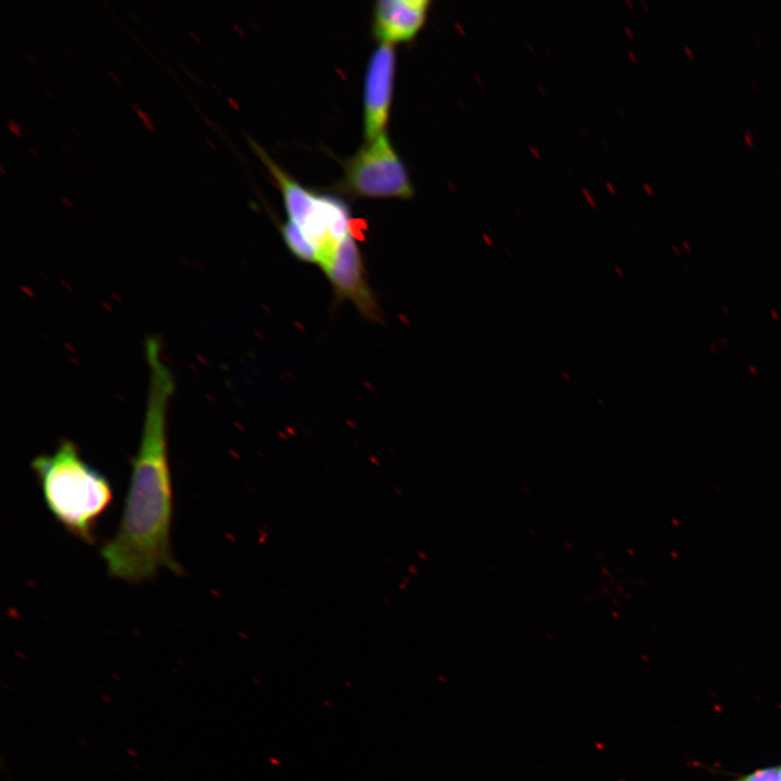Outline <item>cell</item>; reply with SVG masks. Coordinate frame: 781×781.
I'll return each mask as SVG.
<instances>
[{"mask_svg": "<svg viewBox=\"0 0 781 781\" xmlns=\"http://www.w3.org/2000/svg\"><path fill=\"white\" fill-rule=\"evenodd\" d=\"M149 385L141 437L115 535L101 548L110 576L139 584L166 567L183 572L171 552L174 492L168 457L167 420L175 382L159 341L145 344Z\"/></svg>", "mask_w": 781, "mask_h": 781, "instance_id": "cell-1", "label": "cell"}, {"mask_svg": "<svg viewBox=\"0 0 781 781\" xmlns=\"http://www.w3.org/2000/svg\"><path fill=\"white\" fill-rule=\"evenodd\" d=\"M30 466L54 520L77 539L93 543L97 522L113 500L106 476L85 461L68 439L51 454L34 458Z\"/></svg>", "mask_w": 781, "mask_h": 781, "instance_id": "cell-2", "label": "cell"}, {"mask_svg": "<svg viewBox=\"0 0 781 781\" xmlns=\"http://www.w3.org/2000/svg\"><path fill=\"white\" fill-rule=\"evenodd\" d=\"M340 189L354 197L410 199L409 172L386 133L366 141L344 165Z\"/></svg>", "mask_w": 781, "mask_h": 781, "instance_id": "cell-3", "label": "cell"}, {"mask_svg": "<svg viewBox=\"0 0 781 781\" xmlns=\"http://www.w3.org/2000/svg\"><path fill=\"white\" fill-rule=\"evenodd\" d=\"M395 68L394 46L380 43L369 59L364 75L363 133L366 141L386 133L393 100Z\"/></svg>", "mask_w": 781, "mask_h": 781, "instance_id": "cell-4", "label": "cell"}, {"mask_svg": "<svg viewBox=\"0 0 781 781\" xmlns=\"http://www.w3.org/2000/svg\"><path fill=\"white\" fill-rule=\"evenodd\" d=\"M431 1L381 0L373 9L372 30L380 43L411 41L423 28Z\"/></svg>", "mask_w": 781, "mask_h": 781, "instance_id": "cell-5", "label": "cell"}, {"mask_svg": "<svg viewBox=\"0 0 781 781\" xmlns=\"http://www.w3.org/2000/svg\"><path fill=\"white\" fill-rule=\"evenodd\" d=\"M739 781H780L779 768H763L744 776Z\"/></svg>", "mask_w": 781, "mask_h": 781, "instance_id": "cell-6", "label": "cell"}, {"mask_svg": "<svg viewBox=\"0 0 781 781\" xmlns=\"http://www.w3.org/2000/svg\"><path fill=\"white\" fill-rule=\"evenodd\" d=\"M8 127H9V130L12 133H14L15 136H17V137L22 136L20 125L15 120L9 119Z\"/></svg>", "mask_w": 781, "mask_h": 781, "instance_id": "cell-7", "label": "cell"}, {"mask_svg": "<svg viewBox=\"0 0 781 781\" xmlns=\"http://www.w3.org/2000/svg\"><path fill=\"white\" fill-rule=\"evenodd\" d=\"M744 141L748 146H752L754 143V137L750 129H746L744 132Z\"/></svg>", "mask_w": 781, "mask_h": 781, "instance_id": "cell-8", "label": "cell"}, {"mask_svg": "<svg viewBox=\"0 0 781 781\" xmlns=\"http://www.w3.org/2000/svg\"><path fill=\"white\" fill-rule=\"evenodd\" d=\"M143 125H144L149 130H151V131H154V130H155L152 121H151L149 118L143 119Z\"/></svg>", "mask_w": 781, "mask_h": 781, "instance_id": "cell-9", "label": "cell"}, {"mask_svg": "<svg viewBox=\"0 0 781 781\" xmlns=\"http://www.w3.org/2000/svg\"><path fill=\"white\" fill-rule=\"evenodd\" d=\"M136 112H137L138 116L140 118H142V120L149 118L148 113L142 111L141 108H138Z\"/></svg>", "mask_w": 781, "mask_h": 781, "instance_id": "cell-10", "label": "cell"}, {"mask_svg": "<svg viewBox=\"0 0 781 781\" xmlns=\"http://www.w3.org/2000/svg\"><path fill=\"white\" fill-rule=\"evenodd\" d=\"M684 51H686V54L688 55V57H690V59L694 57V53L690 47L686 46Z\"/></svg>", "mask_w": 781, "mask_h": 781, "instance_id": "cell-11", "label": "cell"}, {"mask_svg": "<svg viewBox=\"0 0 781 781\" xmlns=\"http://www.w3.org/2000/svg\"><path fill=\"white\" fill-rule=\"evenodd\" d=\"M189 35L194 39V41H195L196 43H200V42H201L200 38L196 36L195 33L189 31Z\"/></svg>", "mask_w": 781, "mask_h": 781, "instance_id": "cell-12", "label": "cell"}, {"mask_svg": "<svg viewBox=\"0 0 781 781\" xmlns=\"http://www.w3.org/2000/svg\"><path fill=\"white\" fill-rule=\"evenodd\" d=\"M110 76L113 77V79H114L116 82H118V84L121 82V80L119 79V77H118L114 72H110Z\"/></svg>", "mask_w": 781, "mask_h": 781, "instance_id": "cell-13", "label": "cell"}, {"mask_svg": "<svg viewBox=\"0 0 781 781\" xmlns=\"http://www.w3.org/2000/svg\"><path fill=\"white\" fill-rule=\"evenodd\" d=\"M28 151H29L35 157L40 158V155L38 154V152H37L36 150H34L33 148H28Z\"/></svg>", "mask_w": 781, "mask_h": 781, "instance_id": "cell-14", "label": "cell"}, {"mask_svg": "<svg viewBox=\"0 0 781 781\" xmlns=\"http://www.w3.org/2000/svg\"><path fill=\"white\" fill-rule=\"evenodd\" d=\"M26 57H27L28 60H30L33 63H35L36 65L38 64L37 61H36V59L33 57L29 53L26 54Z\"/></svg>", "mask_w": 781, "mask_h": 781, "instance_id": "cell-15", "label": "cell"}, {"mask_svg": "<svg viewBox=\"0 0 781 781\" xmlns=\"http://www.w3.org/2000/svg\"><path fill=\"white\" fill-rule=\"evenodd\" d=\"M62 201L69 207H73L71 201H68L66 197H62Z\"/></svg>", "mask_w": 781, "mask_h": 781, "instance_id": "cell-16", "label": "cell"}, {"mask_svg": "<svg viewBox=\"0 0 781 781\" xmlns=\"http://www.w3.org/2000/svg\"><path fill=\"white\" fill-rule=\"evenodd\" d=\"M25 131L30 135V137H34V133L31 132V129L28 127H25Z\"/></svg>", "mask_w": 781, "mask_h": 781, "instance_id": "cell-17", "label": "cell"}, {"mask_svg": "<svg viewBox=\"0 0 781 781\" xmlns=\"http://www.w3.org/2000/svg\"><path fill=\"white\" fill-rule=\"evenodd\" d=\"M61 148H62L66 153H69V151H68L64 145H61Z\"/></svg>", "mask_w": 781, "mask_h": 781, "instance_id": "cell-18", "label": "cell"}, {"mask_svg": "<svg viewBox=\"0 0 781 781\" xmlns=\"http://www.w3.org/2000/svg\"><path fill=\"white\" fill-rule=\"evenodd\" d=\"M778 768H779V776H780V781H781V766Z\"/></svg>", "mask_w": 781, "mask_h": 781, "instance_id": "cell-19", "label": "cell"}]
</instances>
